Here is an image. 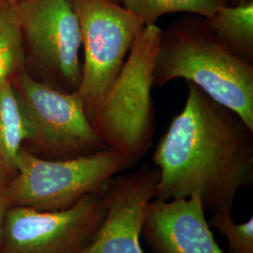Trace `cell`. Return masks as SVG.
<instances>
[{
  "instance_id": "1",
  "label": "cell",
  "mask_w": 253,
  "mask_h": 253,
  "mask_svg": "<svg viewBox=\"0 0 253 253\" xmlns=\"http://www.w3.org/2000/svg\"><path fill=\"white\" fill-rule=\"evenodd\" d=\"M184 109L155 149L160 171L154 200L199 195L206 212L232 210L253 181V131L234 111L187 82Z\"/></svg>"
},
{
  "instance_id": "2",
  "label": "cell",
  "mask_w": 253,
  "mask_h": 253,
  "mask_svg": "<svg viewBox=\"0 0 253 253\" xmlns=\"http://www.w3.org/2000/svg\"><path fill=\"white\" fill-rule=\"evenodd\" d=\"M176 79L196 84L212 100L236 113L253 131V66L231 54L205 17L189 13L162 30L153 87L162 88Z\"/></svg>"
},
{
  "instance_id": "3",
  "label": "cell",
  "mask_w": 253,
  "mask_h": 253,
  "mask_svg": "<svg viewBox=\"0 0 253 253\" xmlns=\"http://www.w3.org/2000/svg\"><path fill=\"white\" fill-rule=\"evenodd\" d=\"M162 29L145 25L117 78L104 92L89 120L104 146L131 167L153 143L155 56Z\"/></svg>"
},
{
  "instance_id": "4",
  "label": "cell",
  "mask_w": 253,
  "mask_h": 253,
  "mask_svg": "<svg viewBox=\"0 0 253 253\" xmlns=\"http://www.w3.org/2000/svg\"><path fill=\"white\" fill-rule=\"evenodd\" d=\"M129 168L107 148L73 159L51 160L23 148L8 186L10 207L41 211L72 208L84 196L100 192L114 175Z\"/></svg>"
},
{
  "instance_id": "5",
  "label": "cell",
  "mask_w": 253,
  "mask_h": 253,
  "mask_svg": "<svg viewBox=\"0 0 253 253\" xmlns=\"http://www.w3.org/2000/svg\"><path fill=\"white\" fill-rule=\"evenodd\" d=\"M81 29L84 61L78 93L87 118L117 78L145 21L114 0H72ZM90 121V120H89Z\"/></svg>"
},
{
  "instance_id": "6",
  "label": "cell",
  "mask_w": 253,
  "mask_h": 253,
  "mask_svg": "<svg viewBox=\"0 0 253 253\" xmlns=\"http://www.w3.org/2000/svg\"><path fill=\"white\" fill-rule=\"evenodd\" d=\"M13 85L30 125V143L49 159H73L106 148L91 125L78 92H60L27 73L18 74Z\"/></svg>"
},
{
  "instance_id": "7",
  "label": "cell",
  "mask_w": 253,
  "mask_h": 253,
  "mask_svg": "<svg viewBox=\"0 0 253 253\" xmlns=\"http://www.w3.org/2000/svg\"><path fill=\"white\" fill-rule=\"evenodd\" d=\"M17 7L23 36L44 77L42 84L63 93L77 92L82 35L72 0H20Z\"/></svg>"
},
{
  "instance_id": "8",
  "label": "cell",
  "mask_w": 253,
  "mask_h": 253,
  "mask_svg": "<svg viewBox=\"0 0 253 253\" xmlns=\"http://www.w3.org/2000/svg\"><path fill=\"white\" fill-rule=\"evenodd\" d=\"M100 191L60 211L10 207L2 253H81L104 217Z\"/></svg>"
},
{
  "instance_id": "9",
  "label": "cell",
  "mask_w": 253,
  "mask_h": 253,
  "mask_svg": "<svg viewBox=\"0 0 253 253\" xmlns=\"http://www.w3.org/2000/svg\"><path fill=\"white\" fill-rule=\"evenodd\" d=\"M159 181V169L149 163L111 177L100 191L104 217L80 253H145L142 230Z\"/></svg>"
},
{
  "instance_id": "10",
  "label": "cell",
  "mask_w": 253,
  "mask_h": 253,
  "mask_svg": "<svg viewBox=\"0 0 253 253\" xmlns=\"http://www.w3.org/2000/svg\"><path fill=\"white\" fill-rule=\"evenodd\" d=\"M150 253H226L217 244L199 195L153 200L142 230Z\"/></svg>"
},
{
  "instance_id": "11",
  "label": "cell",
  "mask_w": 253,
  "mask_h": 253,
  "mask_svg": "<svg viewBox=\"0 0 253 253\" xmlns=\"http://www.w3.org/2000/svg\"><path fill=\"white\" fill-rule=\"evenodd\" d=\"M31 129L12 81L0 83V166L11 177Z\"/></svg>"
},
{
  "instance_id": "12",
  "label": "cell",
  "mask_w": 253,
  "mask_h": 253,
  "mask_svg": "<svg viewBox=\"0 0 253 253\" xmlns=\"http://www.w3.org/2000/svg\"><path fill=\"white\" fill-rule=\"evenodd\" d=\"M206 20L219 42L231 54L253 66V4L220 6Z\"/></svg>"
},
{
  "instance_id": "13",
  "label": "cell",
  "mask_w": 253,
  "mask_h": 253,
  "mask_svg": "<svg viewBox=\"0 0 253 253\" xmlns=\"http://www.w3.org/2000/svg\"><path fill=\"white\" fill-rule=\"evenodd\" d=\"M23 42L17 2L0 0V83L11 81L22 73Z\"/></svg>"
},
{
  "instance_id": "14",
  "label": "cell",
  "mask_w": 253,
  "mask_h": 253,
  "mask_svg": "<svg viewBox=\"0 0 253 253\" xmlns=\"http://www.w3.org/2000/svg\"><path fill=\"white\" fill-rule=\"evenodd\" d=\"M130 12L145 21V25H153L165 14L186 12L208 18L220 6L221 0H121Z\"/></svg>"
},
{
  "instance_id": "15",
  "label": "cell",
  "mask_w": 253,
  "mask_h": 253,
  "mask_svg": "<svg viewBox=\"0 0 253 253\" xmlns=\"http://www.w3.org/2000/svg\"><path fill=\"white\" fill-rule=\"evenodd\" d=\"M208 221L226 238L228 253H253V217L235 223L232 210H225L212 213Z\"/></svg>"
},
{
  "instance_id": "16",
  "label": "cell",
  "mask_w": 253,
  "mask_h": 253,
  "mask_svg": "<svg viewBox=\"0 0 253 253\" xmlns=\"http://www.w3.org/2000/svg\"><path fill=\"white\" fill-rule=\"evenodd\" d=\"M9 173L6 172L0 166V253H2L3 241H4V228L7 213L9 211V195H8V186H9Z\"/></svg>"
},
{
  "instance_id": "17",
  "label": "cell",
  "mask_w": 253,
  "mask_h": 253,
  "mask_svg": "<svg viewBox=\"0 0 253 253\" xmlns=\"http://www.w3.org/2000/svg\"><path fill=\"white\" fill-rule=\"evenodd\" d=\"M224 6H228L230 3L233 6H244V5H251L253 4V0H221Z\"/></svg>"
},
{
  "instance_id": "18",
  "label": "cell",
  "mask_w": 253,
  "mask_h": 253,
  "mask_svg": "<svg viewBox=\"0 0 253 253\" xmlns=\"http://www.w3.org/2000/svg\"><path fill=\"white\" fill-rule=\"evenodd\" d=\"M7 1H12V2H18L20 0H7Z\"/></svg>"
},
{
  "instance_id": "19",
  "label": "cell",
  "mask_w": 253,
  "mask_h": 253,
  "mask_svg": "<svg viewBox=\"0 0 253 253\" xmlns=\"http://www.w3.org/2000/svg\"><path fill=\"white\" fill-rule=\"evenodd\" d=\"M114 1H116V2H118V3H119L121 0H114Z\"/></svg>"
}]
</instances>
